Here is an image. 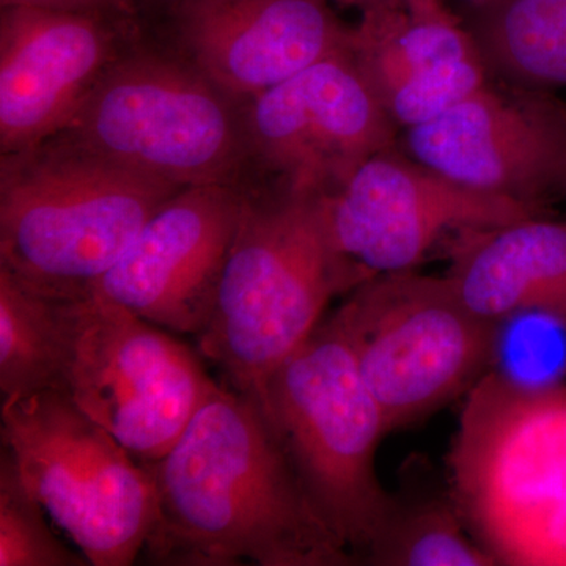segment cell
I'll use <instances>...</instances> for the list:
<instances>
[{"label":"cell","instance_id":"cell-1","mask_svg":"<svg viewBox=\"0 0 566 566\" xmlns=\"http://www.w3.org/2000/svg\"><path fill=\"white\" fill-rule=\"evenodd\" d=\"M144 465L158 493L147 564L356 565L249 395L216 387L172 449Z\"/></svg>","mask_w":566,"mask_h":566},{"label":"cell","instance_id":"cell-2","mask_svg":"<svg viewBox=\"0 0 566 566\" xmlns=\"http://www.w3.org/2000/svg\"><path fill=\"white\" fill-rule=\"evenodd\" d=\"M370 277L335 245L323 197L245 192L197 349L227 387L255 398L331 301Z\"/></svg>","mask_w":566,"mask_h":566},{"label":"cell","instance_id":"cell-3","mask_svg":"<svg viewBox=\"0 0 566 566\" xmlns=\"http://www.w3.org/2000/svg\"><path fill=\"white\" fill-rule=\"evenodd\" d=\"M446 475L495 566H566V382L488 371L464 395Z\"/></svg>","mask_w":566,"mask_h":566},{"label":"cell","instance_id":"cell-4","mask_svg":"<svg viewBox=\"0 0 566 566\" xmlns=\"http://www.w3.org/2000/svg\"><path fill=\"white\" fill-rule=\"evenodd\" d=\"M180 189L65 136L3 155L0 266L48 296H87Z\"/></svg>","mask_w":566,"mask_h":566},{"label":"cell","instance_id":"cell-5","mask_svg":"<svg viewBox=\"0 0 566 566\" xmlns=\"http://www.w3.org/2000/svg\"><path fill=\"white\" fill-rule=\"evenodd\" d=\"M253 400L316 513L356 565H364L390 504L376 474V450L389 431L331 316Z\"/></svg>","mask_w":566,"mask_h":566},{"label":"cell","instance_id":"cell-6","mask_svg":"<svg viewBox=\"0 0 566 566\" xmlns=\"http://www.w3.org/2000/svg\"><path fill=\"white\" fill-rule=\"evenodd\" d=\"M331 318L389 433L464 397L491 370L504 329L472 314L446 275L416 270L374 275Z\"/></svg>","mask_w":566,"mask_h":566},{"label":"cell","instance_id":"cell-7","mask_svg":"<svg viewBox=\"0 0 566 566\" xmlns=\"http://www.w3.org/2000/svg\"><path fill=\"white\" fill-rule=\"evenodd\" d=\"M2 447L91 565L128 566L140 557L158 520L155 480L65 394L2 400Z\"/></svg>","mask_w":566,"mask_h":566},{"label":"cell","instance_id":"cell-8","mask_svg":"<svg viewBox=\"0 0 566 566\" xmlns=\"http://www.w3.org/2000/svg\"><path fill=\"white\" fill-rule=\"evenodd\" d=\"M59 136L178 188L238 186L249 161L243 112L189 62L122 55Z\"/></svg>","mask_w":566,"mask_h":566},{"label":"cell","instance_id":"cell-9","mask_svg":"<svg viewBox=\"0 0 566 566\" xmlns=\"http://www.w3.org/2000/svg\"><path fill=\"white\" fill-rule=\"evenodd\" d=\"M61 390L142 464L161 460L218 387L169 331L87 294L63 300Z\"/></svg>","mask_w":566,"mask_h":566},{"label":"cell","instance_id":"cell-10","mask_svg":"<svg viewBox=\"0 0 566 566\" xmlns=\"http://www.w3.org/2000/svg\"><path fill=\"white\" fill-rule=\"evenodd\" d=\"M346 51L241 106L249 161L273 175L274 191L333 196L371 156L398 144L397 125Z\"/></svg>","mask_w":566,"mask_h":566},{"label":"cell","instance_id":"cell-11","mask_svg":"<svg viewBox=\"0 0 566 566\" xmlns=\"http://www.w3.org/2000/svg\"><path fill=\"white\" fill-rule=\"evenodd\" d=\"M401 148L465 188L543 210L566 191V106L546 88L491 76L441 117L405 129Z\"/></svg>","mask_w":566,"mask_h":566},{"label":"cell","instance_id":"cell-12","mask_svg":"<svg viewBox=\"0 0 566 566\" xmlns=\"http://www.w3.org/2000/svg\"><path fill=\"white\" fill-rule=\"evenodd\" d=\"M323 203L338 251L371 275L416 270L449 232L546 214L543 208L465 188L398 144L371 156Z\"/></svg>","mask_w":566,"mask_h":566},{"label":"cell","instance_id":"cell-13","mask_svg":"<svg viewBox=\"0 0 566 566\" xmlns=\"http://www.w3.org/2000/svg\"><path fill=\"white\" fill-rule=\"evenodd\" d=\"M244 197L234 185L175 192L88 294L196 338L211 314Z\"/></svg>","mask_w":566,"mask_h":566},{"label":"cell","instance_id":"cell-14","mask_svg":"<svg viewBox=\"0 0 566 566\" xmlns=\"http://www.w3.org/2000/svg\"><path fill=\"white\" fill-rule=\"evenodd\" d=\"M125 24L96 14L7 7L0 14V151L65 132L118 52Z\"/></svg>","mask_w":566,"mask_h":566},{"label":"cell","instance_id":"cell-15","mask_svg":"<svg viewBox=\"0 0 566 566\" xmlns=\"http://www.w3.org/2000/svg\"><path fill=\"white\" fill-rule=\"evenodd\" d=\"M360 13L346 52L398 129L441 117L490 80L468 22L446 0H392Z\"/></svg>","mask_w":566,"mask_h":566},{"label":"cell","instance_id":"cell-16","mask_svg":"<svg viewBox=\"0 0 566 566\" xmlns=\"http://www.w3.org/2000/svg\"><path fill=\"white\" fill-rule=\"evenodd\" d=\"M172 10L186 62L240 106L348 50L352 31L329 0H175Z\"/></svg>","mask_w":566,"mask_h":566},{"label":"cell","instance_id":"cell-17","mask_svg":"<svg viewBox=\"0 0 566 566\" xmlns=\"http://www.w3.org/2000/svg\"><path fill=\"white\" fill-rule=\"evenodd\" d=\"M447 281L485 322L543 312L566 324V219L546 214L457 232Z\"/></svg>","mask_w":566,"mask_h":566},{"label":"cell","instance_id":"cell-18","mask_svg":"<svg viewBox=\"0 0 566 566\" xmlns=\"http://www.w3.org/2000/svg\"><path fill=\"white\" fill-rule=\"evenodd\" d=\"M370 566H495L469 534L447 475L423 455L397 472L385 523L368 551Z\"/></svg>","mask_w":566,"mask_h":566},{"label":"cell","instance_id":"cell-19","mask_svg":"<svg viewBox=\"0 0 566 566\" xmlns=\"http://www.w3.org/2000/svg\"><path fill=\"white\" fill-rule=\"evenodd\" d=\"M464 20L491 76L546 91L566 87V0H506Z\"/></svg>","mask_w":566,"mask_h":566},{"label":"cell","instance_id":"cell-20","mask_svg":"<svg viewBox=\"0 0 566 566\" xmlns=\"http://www.w3.org/2000/svg\"><path fill=\"white\" fill-rule=\"evenodd\" d=\"M62 301L36 292L0 266L2 400L61 390L65 356Z\"/></svg>","mask_w":566,"mask_h":566},{"label":"cell","instance_id":"cell-21","mask_svg":"<svg viewBox=\"0 0 566 566\" xmlns=\"http://www.w3.org/2000/svg\"><path fill=\"white\" fill-rule=\"evenodd\" d=\"M46 510L22 483L9 450L0 453V566H85L54 534Z\"/></svg>","mask_w":566,"mask_h":566},{"label":"cell","instance_id":"cell-22","mask_svg":"<svg viewBox=\"0 0 566 566\" xmlns=\"http://www.w3.org/2000/svg\"><path fill=\"white\" fill-rule=\"evenodd\" d=\"M139 0H0L7 7H35V9L70 11V13L96 14L111 20L132 22Z\"/></svg>","mask_w":566,"mask_h":566},{"label":"cell","instance_id":"cell-23","mask_svg":"<svg viewBox=\"0 0 566 566\" xmlns=\"http://www.w3.org/2000/svg\"><path fill=\"white\" fill-rule=\"evenodd\" d=\"M463 2L464 18L471 17V14L480 13L493 9V7L501 6L506 0H461Z\"/></svg>","mask_w":566,"mask_h":566},{"label":"cell","instance_id":"cell-24","mask_svg":"<svg viewBox=\"0 0 566 566\" xmlns=\"http://www.w3.org/2000/svg\"><path fill=\"white\" fill-rule=\"evenodd\" d=\"M337 2L344 3V6L356 7L360 11L370 9V7L381 6V3L392 2V0H337Z\"/></svg>","mask_w":566,"mask_h":566},{"label":"cell","instance_id":"cell-25","mask_svg":"<svg viewBox=\"0 0 566 566\" xmlns=\"http://www.w3.org/2000/svg\"><path fill=\"white\" fill-rule=\"evenodd\" d=\"M170 2H172V3H174V2H175V0H170Z\"/></svg>","mask_w":566,"mask_h":566},{"label":"cell","instance_id":"cell-26","mask_svg":"<svg viewBox=\"0 0 566 566\" xmlns=\"http://www.w3.org/2000/svg\"><path fill=\"white\" fill-rule=\"evenodd\" d=\"M565 193H566V191H565Z\"/></svg>","mask_w":566,"mask_h":566}]
</instances>
